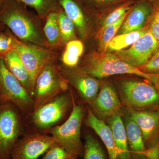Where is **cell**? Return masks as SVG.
Instances as JSON below:
<instances>
[{
  "label": "cell",
  "mask_w": 159,
  "mask_h": 159,
  "mask_svg": "<svg viewBox=\"0 0 159 159\" xmlns=\"http://www.w3.org/2000/svg\"><path fill=\"white\" fill-rule=\"evenodd\" d=\"M10 33L12 37L13 50L18 54L29 72L33 91L38 75L43 68L51 61V54L43 47L25 43L16 37L10 31Z\"/></svg>",
  "instance_id": "obj_9"
},
{
  "label": "cell",
  "mask_w": 159,
  "mask_h": 159,
  "mask_svg": "<svg viewBox=\"0 0 159 159\" xmlns=\"http://www.w3.org/2000/svg\"><path fill=\"white\" fill-rule=\"evenodd\" d=\"M9 1V0H0V10Z\"/></svg>",
  "instance_id": "obj_35"
},
{
  "label": "cell",
  "mask_w": 159,
  "mask_h": 159,
  "mask_svg": "<svg viewBox=\"0 0 159 159\" xmlns=\"http://www.w3.org/2000/svg\"><path fill=\"white\" fill-rule=\"evenodd\" d=\"M122 114V110L108 119L106 123L110 127L112 132L115 145L118 151V159H132L129 152Z\"/></svg>",
  "instance_id": "obj_18"
},
{
  "label": "cell",
  "mask_w": 159,
  "mask_h": 159,
  "mask_svg": "<svg viewBox=\"0 0 159 159\" xmlns=\"http://www.w3.org/2000/svg\"><path fill=\"white\" fill-rule=\"evenodd\" d=\"M26 6H29L36 11L41 19L46 18L52 12L61 10L58 0H19Z\"/></svg>",
  "instance_id": "obj_21"
},
{
  "label": "cell",
  "mask_w": 159,
  "mask_h": 159,
  "mask_svg": "<svg viewBox=\"0 0 159 159\" xmlns=\"http://www.w3.org/2000/svg\"><path fill=\"white\" fill-rule=\"evenodd\" d=\"M63 76L68 84L77 90L80 102L89 105L97 97L101 83L98 80L81 70H77L60 69Z\"/></svg>",
  "instance_id": "obj_13"
},
{
  "label": "cell",
  "mask_w": 159,
  "mask_h": 159,
  "mask_svg": "<svg viewBox=\"0 0 159 159\" xmlns=\"http://www.w3.org/2000/svg\"><path fill=\"white\" fill-rule=\"evenodd\" d=\"M0 101L12 102L19 109L23 117L33 110V101L19 80L7 69L0 57Z\"/></svg>",
  "instance_id": "obj_8"
},
{
  "label": "cell",
  "mask_w": 159,
  "mask_h": 159,
  "mask_svg": "<svg viewBox=\"0 0 159 159\" xmlns=\"http://www.w3.org/2000/svg\"><path fill=\"white\" fill-rule=\"evenodd\" d=\"M68 88V83L63 76L60 68L52 61L49 62L35 79L32 95L33 110L67 91Z\"/></svg>",
  "instance_id": "obj_6"
},
{
  "label": "cell",
  "mask_w": 159,
  "mask_h": 159,
  "mask_svg": "<svg viewBox=\"0 0 159 159\" xmlns=\"http://www.w3.org/2000/svg\"><path fill=\"white\" fill-rule=\"evenodd\" d=\"M122 112V120L125 125L132 159H146V148L141 130L123 107Z\"/></svg>",
  "instance_id": "obj_15"
},
{
  "label": "cell",
  "mask_w": 159,
  "mask_h": 159,
  "mask_svg": "<svg viewBox=\"0 0 159 159\" xmlns=\"http://www.w3.org/2000/svg\"><path fill=\"white\" fill-rule=\"evenodd\" d=\"M26 130L19 109L12 102L0 101V159H11L15 144Z\"/></svg>",
  "instance_id": "obj_5"
},
{
  "label": "cell",
  "mask_w": 159,
  "mask_h": 159,
  "mask_svg": "<svg viewBox=\"0 0 159 159\" xmlns=\"http://www.w3.org/2000/svg\"><path fill=\"white\" fill-rule=\"evenodd\" d=\"M83 51V44L80 40H72L67 43L65 51L62 56L64 64L69 67H75L78 64Z\"/></svg>",
  "instance_id": "obj_23"
},
{
  "label": "cell",
  "mask_w": 159,
  "mask_h": 159,
  "mask_svg": "<svg viewBox=\"0 0 159 159\" xmlns=\"http://www.w3.org/2000/svg\"><path fill=\"white\" fill-rule=\"evenodd\" d=\"M43 32L48 44L56 46L61 40L58 12H52L46 17Z\"/></svg>",
  "instance_id": "obj_24"
},
{
  "label": "cell",
  "mask_w": 159,
  "mask_h": 159,
  "mask_svg": "<svg viewBox=\"0 0 159 159\" xmlns=\"http://www.w3.org/2000/svg\"><path fill=\"white\" fill-rule=\"evenodd\" d=\"M78 157L72 154L58 144L51 147L41 159H77Z\"/></svg>",
  "instance_id": "obj_29"
},
{
  "label": "cell",
  "mask_w": 159,
  "mask_h": 159,
  "mask_svg": "<svg viewBox=\"0 0 159 159\" xmlns=\"http://www.w3.org/2000/svg\"><path fill=\"white\" fill-rule=\"evenodd\" d=\"M151 6L145 2L137 3L130 9L119 30L120 34H125L143 29L152 12Z\"/></svg>",
  "instance_id": "obj_17"
},
{
  "label": "cell",
  "mask_w": 159,
  "mask_h": 159,
  "mask_svg": "<svg viewBox=\"0 0 159 159\" xmlns=\"http://www.w3.org/2000/svg\"><path fill=\"white\" fill-rule=\"evenodd\" d=\"M60 6L66 14L74 23L81 37L87 31L86 18L82 8L75 0H58Z\"/></svg>",
  "instance_id": "obj_20"
},
{
  "label": "cell",
  "mask_w": 159,
  "mask_h": 159,
  "mask_svg": "<svg viewBox=\"0 0 159 159\" xmlns=\"http://www.w3.org/2000/svg\"><path fill=\"white\" fill-rule=\"evenodd\" d=\"M84 141V159H107L105 151L93 136L87 134Z\"/></svg>",
  "instance_id": "obj_25"
},
{
  "label": "cell",
  "mask_w": 159,
  "mask_h": 159,
  "mask_svg": "<svg viewBox=\"0 0 159 159\" xmlns=\"http://www.w3.org/2000/svg\"><path fill=\"white\" fill-rule=\"evenodd\" d=\"M0 31V57L3 58L5 55L13 50L12 39L10 31L7 29L6 32Z\"/></svg>",
  "instance_id": "obj_31"
},
{
  "label": "cell",
  "mask_w": 159,
  "mask_h": 159,
  "mask_svg": "<svg viewBox=\"0 0 159 159\" xmlns=\"http://www.w3.org/2000/svg\"><path fill=\"white\" fill-rule=\"evenodd\" d=\"M86 108L84 124L92 128L101 139L107 150L108 159H118V151L110 127L106 122L95 116L87 106Z\"/></svg>",
  "instance_id": "obj_16"
},
{
  "label": "cell",
  "mask_w": 159,
  "mask_h": 159,
  "mask_svg": "<svg viewBox=\"0 0 159 159\" xmlns=\"http://www.w3.org/2000/svg\"><path fill=\"white\" fill-rule=\"evenodd\" d=\"M159 47V43L148 30L130 48L116 51V54L129 65L139 69L148 61Z\"/></svg>",
  "instance_id": "obj_11"
},
{
  "label": "cell",
  "mask_w": 159,
  "mask_h": 159,
  "mask_svg": "<svg viewBox=\"0 0 159 159\" xmlns=\"http://www.w3.org/2000/svg\"><path fill=\"white\" fill-rule=\"evenodd\" d=\"M83 103L74 99L73 109L68 119L61 125L51 129L48 134L69 152L83 157L84 145L80 139L81 125L87 113Z\"/></svg>",
  "instance_id": "obj_4"
},
{
  "label": "cell",
  "mask_w": 159,
  "mask_h": 159,
  "mask_svg": "<svg viewBox=\"0 0 159 159\" xmlns=\"http://www.w3.org/2000/svg\"><path fill=\"white\" fill-rule=\"evenodd\" d=\"M117 91L122 107L135 111H159V91L148 80L123 79Z\"/></svg>",
  "instance_id": "obj_3"
},
{
  "label": "cell",
  "mask_w": 159,
  "mask_h": 159,
  "mask_svg": "<svg viewBox=\"0 0 159 159\" xmlns=\"http://www.w3.org/2000/svg\"><path fill=\"white\" fill-rule=\"evenodd\" d=\"M129 11L122 16L116 21L107 26L103 32L99 35V46L100 50L102 53L105 52L107 50L109 43L119 31Z\"/></svg>",
  "instance_id": "obj_26"
},
{
  "label": "cell",
  "mask_w": 159,
  "mask_h": 159,
  "mask_svg": "<svg viewBox=\"0 0 159 159\" xmlns=\"http://www.w3.org/2000/svg\"><path fill=\"white\" fill-rule=\"evenodd\" d=\"M87 106L98 119L106 122L122 110V106L117 91L109 84H101L99 93Z\"/></svg>",
  "instance_id": "obj_12"
},
{
  "label": "cell",
  "mask_w": 159,
  "mask_h": 159,
  "mask_svg": "<svg viewBox=\"0 0 159 159\" xmlns=\"http://www.w3.org/2000/svg\"><path fill=\"white\" fill-rule=\"evenodd\" d=\"M68 90L58 95L24 117L27 130L48 134L51 129L62 124L70 115L74 100Z\"/></svg>",
  "instance_id": "obj_2"
},
{
  "label": "cell",
  "mask_w": 159,
  "mask_h": 159,
  "mask_svg": "<svg viewBox=\"0 0 159 159\" xmlns=\"http://www.w3.org/2000/svg\"><path fill=\"white\" fill-rule=\"evenodd\" d=\"M145 157L146 159H159V142L155 146L146 149Z\"/></svg>",
  "instance_id": "obj_33"
},
{
  "label": "cell",
  "mask_w": 159,
  "mask_h": 159,
  "mask_svg": "<svg viewBox=\"0 0 159 159\" xmlns=\"http://www.w3.org/2000/svg\"><path fill=\"white\" fill-rule=\"evenodd\" d=\"M152 83L156 87L159 91V74L156 75Z\"/></svg>",
  "instance_id": "obj_34"
},
{
  "label": "cell",
  "mask_w": 159,
  "mask_h": 159,
  "mask_svg": "<svg viewBox=\"0 0 159 159\" xmlns=\"http://www.w3.org/2000/svg\"><path fill=\"white\" fill-rule=\"evenodd\" d=\"M19 0H9L0 10V23L23 41L45 48L48 45L40 18Z\"/></svg>",
  "instance_id": "obj_1"
},
{
  "label": "cell",
  "mask_w": 159,
  "mask_h": 159,
  "mask_svg": "<svg viewBox=\"0 0 159 159\" xmlns=\"http://www.w3.org/2000/svg\"><path fill=\"white\" fill-rule=\"evenodd\" d=\"M58 19L61 42L65 43L72 40L75 36L74 23L62 9L58 12Z\"/></svg>",
  "instance_id": "obj_27"
},
{
  "label": "cell",
  "mask_w": 159,
  "mask_h": 159,
  "mask_svg": "<svg viewBox=\"0 0 159 159\" xmlns=\"http://www.w3.org/2000/svg\"><path fill=\"white\" fill-rule=\"evenodd\" d=\"M80 70L99 79L112 75L130 74L143 77L152 82L156 75L143 73L123 61L116 54L107 52L94 56Z\"/></svg>",
  "instance_id": "obj_7"
},
{
  "label": "cell",
  "mask_w": 159,
  "mask_h": 159,
  "mask_svg": "<svg viewBox=\"0 0 159 159\" xmlns=\"http://www.w3.org/2000/svg\"><path fill=\"white\" fill-rule=\"evenodd\" d=\"M94 1H97V2H111V1H117V0H94Z\"/></svg>",
  "instance_id": "obj_36"
},
{
  "label": "cell",
  "mask_w": 159,
  "mask_h": 159,
  "mask_svg": "<svg viewBox=\"0 0 159 159\" xmlns=\"http://www.w3.org/2000/svg\"><path fill=\"white\" fill-rule=\"evenodd\" d=\"M149 30L159 43V7L154 13Z\"/></svg>",
  "instance_id": "obj_32"
},
{
  "label": "cell",
  "mask_w": 159,
  "mask_h": 159,
  "mask_svg": "<svg viewBox=\"0 0 159 159\" xmlns=\"http://www.w3.org/2000/svg\"><path fill=\"white\" fill-rule=\"evenodd\" d=\"M3 59L7 69L19 80L32 97L33 86L30 75L18 54L12 50L5 55Z\"/></svg>",
  "instance_id": "obj_19"
},
{
  "label": "cell",
  "mask_w": 159,
  "mask_h": 159,
  "mask_svg": "<svg viewBox=\"0 0 159 159\" xmlns=\"http://www.w3.org/2000/svg\"><path fill=\"white\" fill-rule=\"evenodd\" d=\"M139 69L146 74H159V47L154 52L148 61Z\"/></svg>",
  "instance_id": "obj_30"
},
{
  "label": "cell",
  "mask_w": 159,
  "mask_h": 159,
  "mask_svg": "<svg viewBox=\"0 0 159 159\" xmlns=\"http://www.w3.org/2000/svg\"><path fill=\"white\" fill-rule=\"evenodd\" d=\"M148 30L141 29L138 31L115 36L109 43L107 49L118 51L129 47L144 35Z\"/></svg>",
  "instance_id": "obj_22"
},
{
  "label": "cell",
  "mask_w": 159,
  "mask_h": 159,
  "mask_svg": "<svg viewBox=\"0 0 159 159\" xmlns=\"http://www.w3.org/2000/svg\"><path fill=\"white\" fill-rule=\"evenodd\" d=\"M56 144L49 134L27 130L15 144L11 159H38Z\"/></svg>",
  "instance_id": "obj_10"
},
{
  "label": "cell",
  "mask_w": 159,
  "mask_h": 159,
  "mask_svg": "<svg viewBox=\"0 0 159 159\" xmlns=\"http://www.w3.org/2000/svg\"><path fill=\"white\" fill-rule=\"evenodd\" d=\"M124 109L141 130L146 149L155 146L159 142V111H135Z\"/></svg>",
  "instance_id": "obj_14"
},
{
  "label": "cell",
  "mask_w": 159,
  "mask_h": 159,
  "mask_svg": "<svg viewBox=\"0 0 159 159\" xmlns=\"http://www.w3.org/2000/svg\"><path fill=\"white\" fill-rule=\"evenodd\" d=\"M132 8V3L131 2H128L119 6L112 11L103 21L102 28L99 32V36L107 26L118 20L122 16L129 11Z\"/></svg>",
  "instance_id": "obj_28"
},
{
  "label": "cell",
  "mask_w": 159,
  "mask_h": 159,
  "mask_svg": "<svg viewBox=\"0 0 159 159\" xmlns=\"http://www.w3.org/2000/svg\"><path fill=\"white\" fill-rule=\"evenodd\" d=\"M5 28H6V27L3 24H2V23H0V31H2Z\"/></svg>",
  "instance_id": "obj_37"
}]
</instances>
